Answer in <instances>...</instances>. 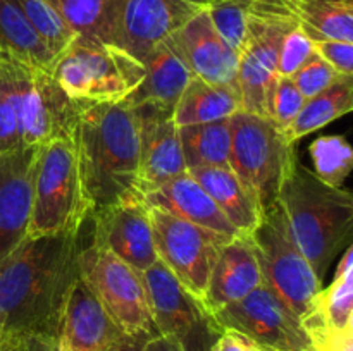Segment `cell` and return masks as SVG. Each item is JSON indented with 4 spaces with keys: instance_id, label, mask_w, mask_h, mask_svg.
<instances>
[{
    "instance_id": "cell-41",
    "label": "cell",
    "mask_w": 353,
    "mask_h": 351,
    "mask_svg": "<svg viewBox=\"0 0 353 351\" xmlns=\"http://www.w3.org/2000/svg\"><path fill=\"white\" fill-rule=\"evenodd\" d=\"M59 343L55 339L38 336L9 337L0 343V351H57Z\"/></svg>"
},
{
    "instance_id": "cell-43",
    "label": "cell",
    "mask_w": 353,
    "mask_h": 351,
    "mask_svg": "<svg viewBox=\"0 0 353 351\" xmlns=\"http://www.w3.org/2000/svg\"><path fill=\"white\" fill-rule=\"evenodd\" d=\"M147 341H141V339H134V337L126 336L112 351H143V344Z\"/></svg>"
},
{
    "instance_id": "cell-6",
    "label": "cell",
    "mask_w": 353,
    "mask_h": 351,
    "mask_svg": "<svg viewBox=\"0 0 353 351\" xmlns=\"http://www.w3.org/2000/svg\"><path fill=\"white\" fill-rule=\"evenodd\" d=\"M295 26L299 23L283 0H250L236 71L243 112L271 119L279 47L285 34Z\"/></svg>"
},
{
    "instance_id": "cell-3",
    "label": "cell",
    "mask_w": 353,
    "mask_h": 351,
    "mask_svg": "<svg viewBox=\"0 0 353 351\" xmlns=\"http://www.w3.org/2000/svg\"><path fill=\"white\" fill-rule=\"evenodd\" d=\"M278 202L300 250L323 281L334 258L352 244V193L323 182L296 158L283 181Z\"/></svg>"
},
{
    "instance_id": "cell-4",
    "label": "cell",
    "mask_w": 353,
    "mask_h": 351,
    "mask_svg": "<svg viewBox=\"0 0 353 351\" xmlns=\"http://www.w3.org/2000/svg\"><path fill=\"white\" fill-rule=\"evenodd\" d=\"M55 81L81 110L123 102L145 76L143 62L109 41L76 34L52 67Z\"/></svg>"
},
{
    "instance_id": "cell-10",
    "label": "cell",
    "mask_w": 353,
    "mask_h": 351,
    "mask_svg": "<svg viewBox=\"0 0 353 351\" xmlns=\"http://www.w3.org/2000/svg\"><path fill=\"white\" fill-rule=\"evenodd\" d=\"M141 281L161 336L174 341L183 351L212 350L223 327L202 299L192 295L161 260L141 272Z\"/></svg>"
},
{
    "instance_id": "cell-24",
    "label": "cell",
    "mask_w": 353,
    "mask_h": 351,
    "mask_svg": "<svg viewBox=\"0 0 353 351\" xmlns=\"http://www.w3.org/2000/svg\"><path fill=\"white\" fill-rule=\"evenodd\" d=\"M241 110V95L236 83L217 85L192 78L172 112L178 126L230 119Z\"/></svg>"
},
{
    "instance_id": "cell-42",
    "label": "cell",
    "mask_w": 353,
    "mask_h": 351,
    "mask_svg": "<svg viewBox=\"0 0 353 351\" xmlns=\"http://www.w3.org/2000/svg\"><path fill=\"white\" fill-rule=\"evenodd\" d=\"M143 351H183V350L174 343V341L168 339V337L159 334V336L150 337V339L143 344Z\"/></svg>"
},
{
    "instance_id": "cell-32",
    "label": "cell",
    "mask_w": 353,
    "mask_h": 351,
    "mask_svg": "<svg viewBox=\"0 0 353 351\" xmlns=\"http://www.w3.org/2000/svg\"><path fill=\"white\" fill-rule=\"evenodd\" d=\"M309 153L314 162V174L333 188H343L353 169V150L340 134L321 136L312 141Z\"/></svg>"
},
{
    "instance_id": "cell-44",
    "label": "cell",
    "mask_w": 353,
    "mask_h": 351,
    "mask_svg": "<svg viewBox=\"0 0 353 351\" xmlns=\"http://www.w3.org/2000/svg\"><path fill=\"white\" fill-rule=\"evenodd\" d=\"M3 336H6V323H3L2 315H0V343L3 341Z\"/></svg>"
},
{
    "instance_id": "cell-12",
    "label": "cell",
    "mask_w": 353,
    "mask_h": 351,
    "mask_svg": "<svg viewBox=\"0 0 353 351\" xmlns=\"http://www.w3.org/2000/svg\"><path fill=\"white\" fill-rule=\"evenodd\" d=\"M223 329H234L272 351H309L310 341L293 310L262 282L238 301L212 313Z\"/></svg>"
},
{
    "instance_id": "cell-30",
    "label": "cell",
    "mask_w": 353,
    "mask_h": 351,
    "mask_svg": "<svg viewBox=\"0 0 353 351\" xmlns=\"http://www.w3.org/2000/svg\"><path fill=\"white\" fill-rule=\"evenodd\" d=\"M26 64L0 50V153L23 145L21 105Z\"/></svg>"
},
{
    "instance_id": "cell-21",
    "label": "cell",
    "mask_w": 353,
    "mask_h": 351,
    "mask_svg": "<svg viewBox=\"0 0 353 351\" xmlns=\"http://www.w3.org/2000/svg\"><path fill=\"white\" fill-rule=\"evenodd\" d=\"M143 200L147 205L168 210L172 215L212 233L228 237L240 234L190 172L152 189L143 195Z\"/></svg>"
},
{
    "instance_id": "cell-39",
    "label": "cell",
    "mask_w": 353,
    "mask_h": 351,
    "mask_svg": "<svg viewBox=\"0 0 353 351\" xmlns=\"http://www.w3.org/2000/svg\"><path fill=\"white\" fill-rule=\"evenodd\" d=\"M303 330L314 351H353V329L333 330L326 327H307Z\"/></svg>"
},
{
    "instance_id": "cell-5",
    "label": "cell",
    "mask_w": 353,
    "mask_h": 351,
    "mask_svg": "<svg viewBox=\"0 0 353 351\" xmlns=\"http://www.w3.org/2000/svg\"><path fill=\"white\" fill-rule=\"evenodd\" d=\"M92 209L83 193L72 141L40 145L33 179V203L26 237L81 229Z\"/></svg>"
},
{
    "instance_id": "cell-34",
    "label": "cell",
    "mask_w": 353,
    "mask_h": 351,
    "mask_svg": "<svg viewBox=\"0 0 353 351\" xmlns=\"http://www.w3.org/2000/svg\"><path fill=\"white\" fill-rule=\"evenodd\" d=\"M248 7L250 0H212L207 7V14L217 33L236 54L247 33Z\"/></svg>"
},
{
    "instance_id": "cell-15",
    "label": "cell",
    "mask_w": 353,
    "mask_h": 351,
    "mask_svg": "<svg viewBox=\"0 0 353 351\" xmlns=\"http://www.w3.org/2000/svg\"><path fill=\"white\" fill-rule=\"evenodd\" d=\"M212 0H123L112 43L138 61Z\"/></svg>"
},
{
    "instance_id": "cell-20",
    "label": "cell",
    "mask_w": 353,
    "mask_h": 351,
    "mask_svg": "<svg viewBox=\"0 0 353 351\" xmlns=\"http://www.w3.org/2000/svg\"><path fill=\"white\" fill-rule=\"evenodd\" d=\"M262 274L248 234H236L221 246L202 303L210 313L250 295Z\"/></svg>"
},
{
    "instance_id": "cell-37",
    "label": "cell",
    "mask_w": 353,
    "mask_h": 351,
    "mask_svg": "<svg viewBox=\"0 0 353 351\" xmlns=\"http://www.w3.org/2000/svg\"><path fill=\"white\" fill-rule=\"evenodd\" d=\"M314 52V43L302 31L295 26L285 34L279 47L278 55V76H292Z\"/></svg>"
},
{
    "instance_id": "cell-29",
    "label": "cell",
    "mask_w": 353,
    "mask_h": 351,
    "mask_svg": "<svg viewBox=\"0 0 353 351\" xmlns=\"http://www.w3.org/2000/svg\"><path fill=\"white\" fill-rule=\"evenodd\" d=\"M186 169L230 167L231 117L212 123L179 126Z\"/></svg>"
},
{
    "instance_id": "cell-27",
    "label": "cell",
    "mask_w": 353,
    "mask_h": 351,
    "mask_svg": "<svg viewBox=\"0 0 353 351\" xmlns=\"http://www.w3.org/2000/svg\"><path fill=\"white\" fill-rule=\"evenodd\" d=\"M353 109V76H341L334 85L305 100L295 119L283 129L288 143L321 129L326 124L347 116Z\"/></svg>"
},
{
    "instance_id": "cell-33",
    "label": "cell",
    "mask_w": 353,
    "mask_h": 351,
    "mask_svg": "<svg viewBox=\"0 0 353 351\" xmlns=\"http://www.w3.org/2000/svg\"><path fill=\"white\" fill-rule=\"evenodd\" d=\"M17 6L24 12L26 19L37 31L40 40L48 48L57 61L59 55L69 47L76 38L72 28L65 23L57 9L50 3V0H16Z\"/></svg>"
},
{
    "instance_id": "cell-18",
    "label": "cell",
    "mask_w": 353,
    "mask_h": 351,
    "mask_svg": "<svg viewBox=\"0 0 353 351\" xmlns=\"http://www.w3.org/2000/svg\"><path fill=\"white\" fill-rule=\"evenodd\" d=\"M126 334L107 313L81 275L72 281L62 310L59 348L65 351H112Z\"/></svg>"
},
{
    "instance_id": "cell-16",
    "label": "cell",
    "mask_w": 353,
    "mask_h": 351,
    "mask_svg": "<svg viewBox=\"0 0 353 351\" xmlns=\"http://www.w3.org/2000/svg\"><path fill=\"white\" fill-rule=\"evenodd\" d=\"M133 112L140 140L138 191L143 196L188 172V169L183 158L179 126L172 119V112L154 105H138Z\"/></svg>"
},
{
    "instance_id": "cell-14",
    "label": "cell",
    "mask_w": 353,
    "mask_h": 351,
    "mask_svg": "<svg viewBox=\"0 0 353 351\" xmlns=\"http://www.w3.org/2000/svg\"><path fill=\"white\" fill-rule=\"evenodd\" d=\"M81 109L69 98L50 71L26 65L21 105L23 145L72 140Z\"/></svg>"
},
{
    "instance_id": "cell-8",
    "label": "cell",
    "mask_w": 353,
    "mask_h": 351,
    "mask_svg": "<svg viewBox=\"0 0 353 351\" xmlns=\"http://www.w3.org/2000/svg\"><path fill=\"white\" fill-rule=\"evenodd\" d=\"M293 147L269 117L243 110L231 117L230 169L264 210L278 202L283 181L296 160Z\"/></svg>"
},
{
    "instance_id": "cell-25",
    "label": "cell",
    "mask_w": 353,
    "mask_h": 351,
    "mask_svg": "<svg viewBox=\"0 0 353 351\" xmlns=\"http://www.w3.org/2000/svg\"><path fill=\"white\" fill-rule=\"evenodd\" d=\"M302 327H326L333 330L353 329V248L341 255L333 282L321 289Z\"/></svg>"
},
{
    "instance_id": "cell-28",
    "label": "cell",
    "mask_w": 353,
    "mask_h": 351,
    "mask_svg": "<svg viewBox=\"0 0 353 351\" xmlns=\"http://www.w3.org/2000/svg\"><path fill=\"white\" fill-rule=\"evenodd\" d=\"M0 50L30 67L52 72L55 64L16 0H0Z\"/></svg>"
},
{
    "instance_id": "cell-9",
    "label": "cell",
    "mask_w": 353,
    "mask_h": 351,
    "mask_svg": "<svg viewBox=\"0 0 353 351\" xmlns=\"http://www.w3.org/2000/svg\"><path fill=\"white\" fill-rule=\"evenodd\" d=\"M79 275L126 336L141 341L159 336L141 272L88 237L79 251Z\"/></svg>"
},
{
    "instance_id": "cell-46",
    "label": "cell",
    "mask_w": 353,
    "mask_h": 351,
    "mask_svg": "<svg viewBox=\"0 0 353 351\" xmlns=\"http://www.w3.org/2000/svg\"><path fill=\"white\" fill-rule=\"evenodd\" d=\"M309 351H314V350H309Z\"/></svg>"
},
{
    "instance_id": "cell-19",
    "label": "cell",
    "mask_w": 353,
    "mask_h": 351,
    "mask_svg": "<svg viewBox=\"0 0 353 351\" xmlns=\"http://www.w3.org/2000/svg\"><path fill=\"white\" fill-rule=\"evenodd\" d=\"M193 78L217 85L236 83L238 54L223 40L207 9L168 38Z\"/></svg>"
},
{
    "instance_id": "cell-40",
    "label": "cell",
    "mask_w": 353,
    "mask_h": 351,
    "mask_svg": "<svg viewBox=\"0 0 353 351\" xmlns=\"http://www.w3.org/2000/svg\"><path fill=\"white\" fill-rule=\"evenodd\" d=\"M210 351H272L234 329H223Z\"/></svg>"
},
{
    "instance_id": "cell-35",
    "label": "cell",
    "mask_w": 353,
    "mask_h": 351,
    "mask_svg": "<svg viewBox=\"0 0 353 351\" xmlns=\"http://www.w3.org/2000/svg\"><path fill=\"white\" fill-rule=\"evenodd\" d=\"M290 78L299 86L302 95L310 98L334 85L341 78V74H338L317 52H312L310 57Z\"/></svg>"
},
{
    "instance_id": "cell-26",
    "label": "cell",
    "mask_w": 353,
    "mask_h": 351,
    "mask_svg": "<svg viewBox=\"0 0 353 351\" xmlns=\"http://www.w3.org/2000/svg\"><path fill=\"white\" fill-rule=\"evenodd\" d=\"M303 33L312 41L353 43L352 0H283Z\"/></svg>"
},
{
    "instance_id": "cell-13",
    "label": "cell",
    "mask_w": 353,
    "mask_h": 351,
    "mask_svg": "<svg viewBox=\"0 0 353 351\" xmlns=\"http://www.w3.org/2000/svg\"><path fill=\"white\" fill-rule=\"evenodd\" d=\"M90 240L105 248L138 272L159 260L154 243L150 213L143 196L133 195L95 210Z\"/></svg>"
},
{
    "instance_id": "cell-22",
    "label": "cell",
    "mask_w": 353,
    "mask_h": 351,
    "mask_svg": "<svg viewBox=\"0 0 353 351\" xmlns=\"http://www.w3.org/2000/svg\"><path fill=\"white\" fill-rule=\"evenodd\" d=\"M141 62L145 65L143 79L124 98V102L131 109L138 105H154L168 112H174L179 96L193 78L192 72L176 54L168 38L155 45Z\"/></svg>"
},
{
    "instance_id": "cell-17",
    "label": "cell",
    "mask_w": 353,
    "mask_h": 351,
    "mask_svg": "<svg viewBox=\"0 0 353 351\" xmlns=\"http://www.w3.org/2000/svg\"><path fill=\"white\" fill-rule=\"evenodd\" d=\"M40 145L0 153V260L26 237Z\"/></svg>"
},
{
    "instance_id": "cell-23",
    "label": "cell",
    "mask_w": 353,
    "mask_h": 351,
    "mask_svg": "<svg viewBox=\"0 0 353 351\" xmlns=\"http://www.w3.org/2000/svg\"><path fill=\"white\" fill-rule=\"evenodd\" d=\"M188 172L209 193L238 233L250 234L261 222L264 209L230 167H195Z\"/></svg>"
},
{
    "instance_id": "cell-31",
    "label": "cell",
    "mask_w": 353,
    "mask_h": 351,
    "mask_svg": "<svg viewBox=\"0 0 353 351\" xmlns=\"http://www.w3.org/2000/svg\"><path fill=\"white\" fill-rule=\"evenodd\" d=\"M79 36L112 43L123 0H50Z\"/></svg>"
},
{
    "instance_id": "cell-7",
    "label": "cell",
    "mask_w": 353,
    "mask_h": 351,
    "mask_svg": "<svg viewBox=\"0 0 353 351\" xmlns=\"http://www.w3.org/2000/svg\"><path fill=\"white\" fill-rule=\"evenodd\" d=\"M248 237L261 267L262 282L302 320L314 306L323 281L300 250L279 202L264 210L261 222Z\"/></svg>"
},
{
    "instance_id": "cell-36",
    "label": "cell",
    "mask_w": 353,
    "mask_h": 351,
    "mask_svg": "<svg viewBox=\"0 0 353 351\" xmlns=\"http://www.w3.org/2000/svg\"><path fill=\"white\" fill-rule=\"evenodd\" d=\"M305 100L307 98L290 76H278L274 92H272L271 120L283 131L295 119Z\"/></svg>"
},
{
    "instance_id": "cell-38",
    "label": "cell",
    "mask_w": 353,
    "mask_h": 351,
    "mask_svg": "<svg viewBox=\"0 0 353 351\" xmlns=\"http://www.w3.org/2000/svg\"><path fill=\"white\" fill-rule=\"evenodd\" d=\"M314 52L321 55L338 74L353 76V43L340 40H316Z\"/></svg>"
},
{
    "instance_id": "cell-2",
    "label": "cell",
    "mask_w": 353,
    "mask_h": 351,
    "mask_svg": "<svg viewBox=\"0 0 353 351\" xmlns=\"http://www.w3.org/2000/svg\"><path fill=\"white\" fill-rule=\"evenodd\" d=\"M71 141L92 213L128 196L140 195L137 117L124 100L81 110Z\"/></svg>"
},
{
    "instance_id": "cell-45",
    "label": "cell",
    "mask_w": 353,
    "mask_h": 351,
    "mask_svg": "<svg viewBox=\"0 0 353 351\" xmlns=\"http://www.w3.org/2000/svg\"><path fill=\"white\" fill-rule=\"evenodd\" d=\"M57 351H65V350H62V348H59V350Z\"/></svg>"
},
{
    "instance_id": "cell-11",
    "label": "cell",
    "mask_w": 353,
    "mask_h": 351,
    "mask_svg": "<svg viewBox=\"0 0 353 351\" xmlns=\"http://www.w3.org/2000/svg\"><path fill=\"white\" fill-rule=\"evenodd\" d=\"M157 257L192 295L202 299L221 246L231 237L148 205Z\"/></svg>"
},
{
    "instance_id": "cell-1",
    "label": "cell",
    "mask_w": 353,
    "mask_h": 351,
    "mask_svg": "<svg viewBox=\"0 0 353 351\" xmlns=\"http://www.w3.org/2000/svg\"><path fill=\"white\" fill-rule=\"evenodd\" d=\"M83 227L24 237L0 260L3 339L38 336L59 343L62 310L69 288L79 275V251L88 240Z\"/></svg>"
}]
</instances>
